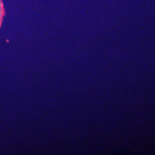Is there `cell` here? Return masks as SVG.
<instances>
[{"label": "cell", "instance_id": "cell-1", "mask_svg": "<svg viewBox=\"0 0 155 155\" xmlns=\"http://www.w3.org/2000/svg\"><path fill=\"white\" fill-rule=\"evenodd\" d=\"M4 15H5V9H4V5L2 0H0V27H1L2 22Z\"/></svg>", "mask_w": 155, "mask_h": 155}]
</instances>
